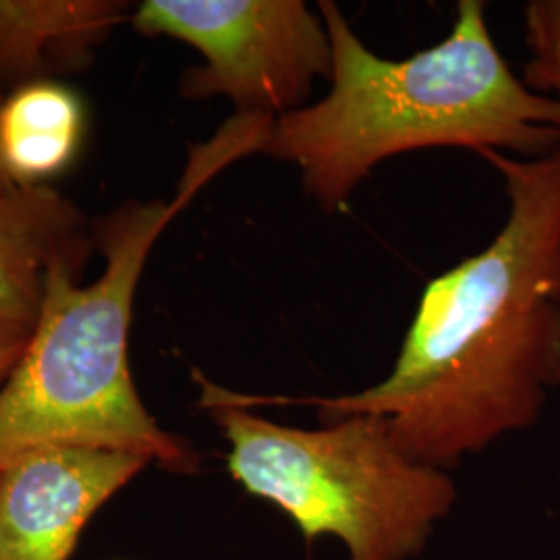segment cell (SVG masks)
Listing matches in <instances>:
<instances>
[{
    "instance_id": "6da1fadb",
    "label": "cell",
    "mask_w": 560,
    "mask_h": 560,
    "mask_svg": "<svg viewBox=\"0 0 560 560\" xmlns=\"http://www.w3.org/2000/svg\"><path fill=\"white\" fill-rule=\"evenodd\" d=\"M504 180L509 217L480 254L430 280L384 381L337 397H249L314 407L322 423L386 421L400 448L448 471L534 428L560 386V148L476 152Z\"/></svg>"
},
{
    "instance_id": "7a4b0ae2",
    "label": "cell",
    "mask_w": 560,
    "mask_h": 560,
    "mask_svg": "<svg viewBox=\"0 0 560 560\" xmlns=\"http://www.w3.org/2000/svg\"><path fill=\"white\" fill-rule=\"evenodd\" d=\"M332 44L320 101L272 119L260 154L293 164L322 212H340L384 161L428 148L538 159L560 148V104L509 67L486 2L460 0L451 34L407 59L372 52L332 0L318 2Z\"/></svg>"
},
{
    "instance_id": "3957f363",
    "label": "cell",
    "mask_w": 560,
    "mask_h": 560,
    "mask_svg": "<svg viewBox=\"0 0 560 560\" xmlns=\"http://www.w3.org/2000/svg\"><path fill=\"white\" fill-rule=\"evenodd\" d=\"M243 156L240 133L221 127L214 140L191 148L173 200L127 201L96 224L101 279L80 287V270L69 264L48 272L40 316L0 388V467L34 448L67 444L198 474L194 446L161 428L141 402L129 368V330L154 243L208 180Z\"/></svg>"
},
{
    "instance_id": "277c9868",
    "label": "cell",
    "mask_w": 560,
    "mask_h": 560,
    "mask_svg": "<svg viewBox=\"0 0 560 560\" xmlns=\"http://www.w3.org/2000/svg\"><path fill=\"white\" fill-rule=\"evenodd\" d=\"M201 407L229 442L241 488L275 504L305 541L335 536L347 560H411L457 501L448 471L411 459L386 421L347 416L303 430L266 420L203 376Z\"/></svg>"
},
{
    "instance_id": "5b68a950",
    "label": "cell",
    "mask_w": 560,
    "mask_h": 560,
    "mask_svg": "<svg viewBox=\"0 0 560 560\" xmlns=\"http://www.w3.org/2000/svg\"><path fill=\"white\" fill-rule=\"evenodd\" d=\"M131 25L196 48L203 62L180 75V96H222L237 115L300 110L332 73L328 30L303 0H143Z\"/></svg>"
},
{
    "instance_id": "8992f818",
    "label": "cell",
    "mask_w": 560,
    "mask_h": 560,
    "mask_svg": "<svg viewBox=\"0 0 560 560\" xmlns=\"http://www.w3.org/2000/svg\"><path fill=\"white\" fill-rule=\"evenodd\" d=\"M150 465L94 446H40L0 467V560H69L90 520Z\"/></svg>"
},
{
    "instance_id": "52a82bcc",
    "label": "cell",
    "mask_w": 560,
    "mask_h": 560,
    "mask_svg": "<svg viewBox=\"0 0 560 560\" xmlns=\"http://www.w3.org/2000/svg\"><path fill=\"white\" fill-rule=\"evenodd\" d=\"M94 231L83 212L48 185L0 194V326L32 330L48 272L57 264L83 270Z\"/></svg>"
},
{
    "instance_id": "ba28073f",
    "label": "cell",
    "mask_w": 560,
    "mask_h": 560,
    "mask_svg": "<svg viewBox=\"0 0 560 560\" xmlns=\"http://www.w3.org/2000/svg\"><path fill=\"white\" fill-rule=\"evenodd\" d=\"M127 13L119 0H0V90L80 73Z\"/></svg>"
},
{
    "instance_id": "9c48e42d",
    "label": "cell",
    "mask_w": 560,
    "mask_h": 560,
    "mask_svg": "<svg viewBox=\"0 0 560 560\" xmlns=\"http://www.w3.org/2000/svg\"><path fill=\"white\" fill-rule=\"evenodd\" d=\"M85 110L80 96L59 81L13 90L0 106V162L13 185H46L75 161Z\"/></svg>"
},
{
    "instance_id": "30bf717a",
    "label": "cell",
    "mask_w": 560,
    "mask_h": 560,
    "mask_svg": "<svg viewBox=\"0 0 560 560\" xmlns=\"http://www.w3.org/2000/svg\"><path fill=\"white\" fill-rule=\"evenodd\" d=\"M525 46L529 59L523 83L560 104V0H532L523 11Z\"/></svg>"
},
{
    "instance_id": "8fae6325",
    "label": "cell",
    "mask_w": 560,
    "mask_h": 560,
    "mask_svg": "<svg viewBox=\"0 0 560 560\" xmlns=\"http://www.w3.org/2000/svg\"><path fill=\"white\" fill-rule=\"evenodd\" d=\"M32 330L0 326V388L9 381L11 372L21 360Z\"/></svg>"
},
{
    "instance_id": "7c38bea8",
    "label": "cell",
    "mask_w": 560,
    "mask_h": 560,
    "mask_svg": "<svg viewBox=\"0 0 560 560\" xmlns=\"http://www.w3.org/2000/svg\"><path fill=\"white\" fill-rule=\"evenodd\" d=\"M0 106H2V96H0ZM13 187H18V185H13V180L9 179V175H7V171H4V166H2V162H0V194H2V191H9V189H13Z\"/></svg>"
}]
</instances>
